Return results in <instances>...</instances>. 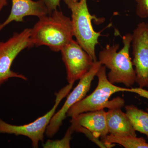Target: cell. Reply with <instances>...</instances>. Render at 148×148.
Wrapping results in <instances>:
<instances>
[{
  "label": "cell",
  "instance_id": "18",
  "mask_svg": "<svg viewBox=\"0 0 148 148\" xmlns=\"http://www.w3.org/2000/svg\"><path fill=\"white\" fill-rule=\"evenodd\" d=\"M47 8L49 14H50L53 11L57 9L60 6L61 0H41Z\"/></svg>",
  "mask_w": 148,
  "mask_h": 148
},
{
  "label": "cell",
  "instance_id": "11",
  "mask_svg": "<svg viewBox=\"0 0 148 148\" xmlns=\"http://www.w3.org/2000/svg\"><path fill=\"white\" fill-rule=\"evenodd\" d=\"M71 122L88 130L104 143L109 134L106 122V112L104 109L80 114L72 117Z\"/></svg>",
  "mask_w": 148,
  "mask_h": 148
},
{
  "label": "cell",
  "instance_id": "1",
  "mask_svg": "<svg viewBox=\"0 0 148 148\" xmlns=\"http://www.w3.org/2000/svg\"><path fill=\"white\" fill-rule=\"evenodd\" d=\"M106 67L101 66L96 76L98 79L97 87L90 95L75 103L67 112L68 116L73 117L86 112L103 110L122 108L124 106L125 101L120 97L110 101L113 94L119 92H128L137 93L148 99V91L142 88H127L117 86L109 81L106 74Z\"/></svg>",
  "mask_w": 148,
  "mask_h": 148
},
{
  "label": "cell",
  "instance_id": "19",
  "mask_svg": "<svg viewBox=\"0 0 148 148\" xmlns=\"http://www.w3.org/2000/svg\"><path fill=\"white\" fill-rule=\"evenodd\" d=\"M7 5V0H0V11L5 6Z\"/></svg>",
  "mask_w": 148,
  "mask_h": 148
},
{
  "label": "cell",
  "instance_id": "16",
  "mask_svg": "<svg viewBox=\"0 0 148 148\" xmlns=\"http://www.w3.org/2000/svg\"><path fill=\"white\" fill-rule=\"evenodd\" d=\"M71 126L73 127L74 131L84 133L89 140H91L92 142L99 146L100 147L108 148V146L105 143L102 142L101 140H99V138H96L92 132L85 127L78 125L73 124V123H71Z\"/></svg>",
  "mask_w": 148,
  "mask_h": 148
},
{
  "label": "cell",
  "instance_id": "13",
  "mask_svg": "<svg viewBox=\"0 0 148 148\" xmlns=\"http://www.w3.org/2000/svg\"><path fill=\"white\" fill-rule=\"evenodd\" d=\"M128 119L136 131L146 135L148 138V112L133 105L125 107Z\"/></svg>",
  "mask_w": 148,
  "mask_h": 148
},
{
  "label": "cell",
  "instance_id": "8",
  "mask_svg": "<svg viewBox=\"0 0 148 148\" xmlns=\"http://www.w3.org/2000/svg\"><path fill=\"white\" fill-rule=\"evenodd\" d=\"M132 46L135 82L140 88H148V24L139 23L132 34Z\"/></svg>",
  "mask_w": 148,
  "mask_h": 148
},
{
  "label": "cell",
  "instance_id": "14",
  "mask_svg": "<svg viewBox=\"0 0 148 148\" xmlns=\"http://www.w3.org/2000/svg\"><path fill=\"white\" fill-rule=\"evenodd\" d=\"M104 143L108 148H112L115 144L125 148H148V143L144 138L137 136H116L110 134L106 137Z\"/></svg>",
  "mask_w": 148,
  "mask_h": 148
},
{
  "label": "cell",
  "instance_id": "12",
  "mask_svg": "<svg viewBox=\"0 0 148 148\" xmlns=\"http://www.w3.org/2000/svg\"><path fill=\"white\" fill-rule=\"evenodd\" d=\"M121 108L109 109L106 112V122L110 134L116 136H137L136 131L127 114Z\"/></svg>",
  "mask_w": 148,
  "mask_h": 148
},
{
  "label": "cell",
  "instance_id": "9",
  "mask_svg": "<svg viewBox=\"0 0 148 148\" xmlns=\"http://www.w3.org/2000/svg\"><path fill=\"white\" fill-rule=\"evenodd\" d=\"M66 67L67 81L74 84L90 70L95 61L77 41L72 40L61 50Z\"/></svg>",
  "mask_w": 148,
  "mask_h": 148
},
{
  "label": "cell",
  "instance_id": "5",
  "mask_svg": "<svg viewBox=\"0 0 148 148\" xmlns=\"http://www.w3.org/2000/svg\"><path fill=\"white\" fill-rule=\"evenodd\" d=\"M73 84H69L56 93L53 108L45 114L31 123L21 125H14L7 123L0 119V133L14 134L16 136L23 135L31 140L33 147H38L40 142H43L46 130L58 105L69 94Z\"/></svg>",
  "mask_w": 148,
  "mask_h": 148
},
{
  "label": "cell",
  "instance_id": "6",
  "mask_svg": "<svg viewBox=\"0 0 148 148\" xmlns=\"http://www.w3.org/2000/svg\"><path fill=\"white\" fill-rule=\"evenodd\" d=\"M32 29L27 28L20 33H15L5 42H0V86L11 78L27 80L22 74L11 69L15 58L25 49L33 47L34 45L31 38Z\"/></svg>",
  "mask_w": 148,
  "mask_h": 148
},
{
  "label": "cell",
  "instance_id": "10",
  "mask_svg": "<svg viewBox=\"0 0 148 148\" xmlns=\"http://www.w3.org/2000/svg\"><path fill=\"white\" fill-rule=\"evenodd\" d=\"M12 5L8 17L0 24V31L12 21L22 22L25 16H34L39 18L49 14L47 8L41 0H11Z\"/></svg>",
  "mask_w": 148,
  "mask_h": 148
},
{
  "label": "cell",
  "instance_id": "7",
  "mask_svg": "<svg viewBox=\"0 0 148 148\" xmlns=\"http://www.w3.org/2000/svg\"><path fill=\"white\" fill-rule=\"evenodd\" d=\"M101 66L102 65L100 61H95L87 73L79 79L77 86L68 95L61 108L52 117L46 130L45 134L48 138H52L58 132L66 118L69 109L85 97L90 90L94 77Z\"/></svg>",
  "mask_w": 148,
  "mask_h": 148
},
{
  "label": "cell",
  "instance_id": "20",
  "mask_svg": "<svg viewBox=\"0 0 148 148\" xmlns=\"http://www.w3.org/2000/svg\"><path fill=\"white\" fill-rule=\"evenodd\" d=\"M72 1H73L74 2H77L79 1V0H72Z\"/></svg>",
  "mask_w": 148,
  "mask_h": 148
},
{
  "label": "cell",
  "instance_id": "17",
  "mask_svg": "<svg viewBox=\"0 0 148 148\" xmlns=\"http://www.w3.org/2000/svg\"><path fill=\"white\" fill-rule=\"evenodd\" d=\"M137 3L136 14L140 18L148 17V0H135Z\"/></svg>",
  "mask_w": 148,
  "mask_h": 148
},
{
  "label": "cell",
  "instance_id": "21",
  "mask_svg": "<svg viewBox=\"0 0 148 148\" xmlns=\"http://www.w3.org/2000/svg\"><path fill=\"white\" fill-rule=\"evenodd\" d=\"M147 112H148V108L147 109Z\"/></svg>",
  "mask_w": 148,
  "mask_h": 148
},
{
  "label": "cell",
  "instance_id": "2",
  "mask_svg": "<svg viewBox=\"0 0 148 148\" xmlns=\"http://www.w3.org/2000/svg\"><path fill=\"white\" fill-rule=\"evenodd\" d=\"M32 29L31 38L34 46L45 45L58 52L73 40L71 19L57 9L39 18Z\"/></svg>",
  "mask_w": 148,
  "mask_h": 148
},
{
  "label": "cell",
  "instance_id": "4",
  "mask_svg": "<svg viewBox=\"0 0 148 148\" xmlns=\"http://www.w3.org/2000/svg\"><path fill=\"white\" fill-rule=\"evenodd\" d=\"M72 12L71 21L74 36L80 45L92 58L97 61L95 55V46L99 44L98 39L101 32H97L92 27V19L96 16L92 15L88 8L87 0L74 2L72 0H64Z\"/></svg>",
  "mask_w": 148,
  "mask_h": 148
},
{
  "label": "cell",
  "instance_id": "15",
  "mask_svg": "<svg viewBox=\"0 0 148 148\" xmlns=\"http://www.w3.org/2000/svg\"><path fill=\"white\" fill-rule=\"evenodd\" d=\"M74 132L71 126L66 131L63 139L60 140H48L43 145L45 148H69L71 147L70 143L72 139V135Z\"/></svg>",
  "mask_w": 148,
  "mask_h": 148
},
{
  "label": "cell",
  "instance_id": "3",
  "mask_svg": "<svg viewBox=\"0 0 148 148\" xmlns=\"http://www.w3.org/2000/svg\"><path fill=\"white\" fill-rule=\"evenodd\" d=\"M123 47L117 52L118 44L111 46L107 45L100 51L99 61L110 70L107 75L112 84H122L127 87L132 86L135 82L136 75L129 50L132 40V34H127L123 37Z\"/></svg>",
  "mask_w": 148,
  "mask_h": 148
}]
</instances>
